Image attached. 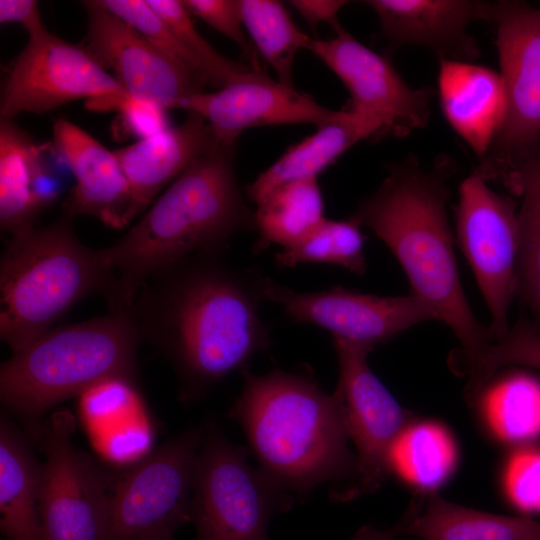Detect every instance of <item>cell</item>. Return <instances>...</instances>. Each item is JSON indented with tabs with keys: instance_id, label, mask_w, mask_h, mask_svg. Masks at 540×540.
Returning <instances> with one entry per match:
<instances>
[{
	"instance_id": "1",
	"label": "cell",
	"mask_w": 540,
	"mask_h": 540,
	"mask_svg": "<svg viewBox=\"0 0 540 540\" xmlns=\"http://www.w3.org/2000/svg\"><path fill=\"white\" fill-rule=\"evenodd\" d=\"M198 253L148 278L129 313L141 335L171 363L185 400L197 399L270 347L261 314L264 275Z\"/></svg>"
},
{
	"instance_id": "2",
	"label": "cell",
	"mask_w": 540,
	"mask_h": 540,
	"mask_svg": "<svg viewBox=\"0 0 540 540\" xmlns=\"http://www.w3.org/2000/svg\"><path fill=\"white\" fill-rule=\"evenodd\" d=\"M451 172L447 161L426 168L408 155L388 167L380 186L352 216L394 254L411 294L452 330L469 365L493 338L473 313L460 281L447 212Z\"/></svg>"
},
{
	"instance_id": "3",
	"label": "cell",
	"mask_w": 540,
	"mask_h": 540,
	"mask_svg": "<svg viewBox=\"0 0 540 540\" xmlns=\"http://www.w3.org/2000/svg\"><path fill=\"white\" fill-rule=\"evenodd\" d=\"M235 151L215 140L118 241L97 250L118 279L109 311L129 312L140 286L162 269L198 253L226 254L234 237L256 231Z\"/></svg>"
},
{
	"instance_id": "4",
	"label": "cell",
	"mask_w": 540,
	"mask_h": 540,
	"mask_svg": "<svg viewBox=\"0 0 540 540\" xmlns=\"http://www.w3.org/2000/svg\"><path fill=\"white\" fill-rule=\"evenodd\" d=\"M229 416L243 429L259 470L279 489L307 495L354 469L338 401L310 377L274 369L242 371ZM293 497V496H292Z\"/></svg>"
},
{
	"instance_id": "5",
	"label": "cell",
	"mask_w": 540,
	"mask_h": 540,
	"mask_svg": "<svg viewBox=\"0 0 540 540\" xmlns=\"http://www.w3.org/2000/svg\"><path fill=\"white\" fill-rule=\"evenodd\" d=\"M72 218L11 237L0 259V337L18 352L84 298L116 294L117 276L76 236Z\"/></svg>"
},
{
	"instance_id": "6",
	"label": "cell",
	"mask_w": 540,
	"mask_h": 540,
	"mask_svg": "<svg viewBox=\"0 0 540 540\" xmlns=\"http://www.w3.org/2000/svg\"><path fill=\"white\" fill-rule=\"evenodd\" d=\"M141 339L123 311L51 328L1 364V402L36 429L45 412L106 379L136 381Z\"/></svg>"
},
{
	"instance_id": "7",
	"label": "cell",
	"mask_w": 540,
	"mask_h": 540,
	"mask_svg": "<svg viewBox=\"0 0 540 540\" xmlns=\"http://www.w3.org/2000/svg\"><path fill=\"white\" fill-rule=\"evenodd\" d=\"M506 113L473 171L512 190L519 168L540 154V8L522 1L492 3Z\"/></svg>"
},
{
	"instance_id": "8",
	"label": "cell",
	"mask_w": 540,
	"mask_h": 540,
	"mask_svg": "<svg viewBox=\"0 0 540 540\" xmlns=\"http://www.w3.org/2000/svg\"><path fill=\"white\" fill-rule=\"evenodd\" d=\"M247 456L218 428L204 430L191 499L195 540H270V521L291 508L294 497L254 469Z\"/></svg>"
},
{
	"instance_id": "9",
	"label": "cell",
	"mask_w": 540,
	"mask_h": 540,
	"mask_svg": "<svg viewBox=\"0 0 540 540\" xmlns=\"http://www.w3.org/2000/svg\"><path fill=\"white\" fill-rule=\"evenodd\" d=\"M204 431H186L113 476L104 540H140L191 522L194 470Z\"/></svg>"
},
{
	"instance_id": "10",
	"label": "cell",
	"mask_w": 540,
	"mask_h": 540,
	"mask_svg": "<svg viewBox=\"0 0 540 540\" xmlns=\"http://www.w3.org/2000/svg\"><path fill=\"white\" fill-rule=\"evenodd\" d=\"M455 212L457 242L490 312L495 340L508 332V312L517 296L518 208L511 197L493 191L472 172L459 185Z\"/></svg>"
},
{
	"instance_id": "11",
	"label": "cell",
	"mask_w": 540,
	"mask_h": 540,
	"mask_svg": "<svg viewBox=\"0 0 540 540\" xmlns=\"http://www.w3.org/2000/svg\"><path fill=\"white\" fill-rule=\"evenodd\" d=\"M335 37L314 39L309 47L342 81L350 94L346 110L370 131L371 139L404 137L429 120L433 90L412 88L393 66L354 38L341 25Z\"/></svg>"
},
{
	"instance_id": "12",
	"label": "cell",
	"mask_w": 540,
	"mask_h": 540,
	"mask_svg": "<svg viewBox=\"0 0 540 540\" xmlns=\"http://www.w3.org/2000/svg\"><path fill=\"white\" fill-rule=\"evenodd\" d=\"M74 417L57 410L43 429L39 510L46 540H104L113 475L78 451Z\"/></svg>"
},
{
	"instance_id": "13",
	"label": "cell",
	"mask_w": 540,
	"mask_h": 540,
	"mask_svg": "<svg viewBox=\"0 0 540 540\" xmlns=\"http://www.w3.org/2000/svg\"><path fill=\"white\" fill-rule=\"evenodd\" d=\"M111 97L130 96L82 44L46 30L29 36L14 59L1 90L0 118L41 114L83 98Z\"/></svg>"
},
{
	"instance_id": "14",
	"label": "cell",
	"mask_w": 540,
	"mask_h": 540,
	"mask_svg": "<svg viewBox=\"0 0 540 540\" xmlns=\"http://www.w3.org/2000/svg\"><path fill=\"white\" fill-rule=\"evenodd\" d=\"M262 294L278 304L294 322L321 327L351 343L374 349L426 321L434 313L413 294L378 296L334 286L327 290L297 291L264 276Z\"/></svg>"
},
{
	"instance_id": "15",
	"label": "cell",
	"mask_w": 540,
	"mask_h": 540,
	"mask_svg": "<svg viewBox=\"0 0 540 540\" xmlns=\"http://www.w3.org/2000/svg\"><path fill=\"white\" fill-rule=\"evenodd\" d=\"M82 4L88 19L82 45L106 71L113 72L132 99L167 111L176 109L184 97L204 91L193 73L97 0Z\"/></svg>"
},
{
	"instance_id": "16",
	"label": "cell",
	"mask_w": 540,
	"mask_h": 540,
	"mask_svg": "<svg viewBox=\"0 0 540 540\" xmlns=\"http://www.w3.org/2000/svg\"><path fill=\"white\" fill-rule=\"evenodd\" d=\"M339 380L334 395L348 437L358 451L357 471L364 491L376 489L386 470L388 448L409 423L406 411L368 364L369 347L332 338Z\"/></svg>"
},
{
	"instance_id": "17",
	"label": "cell",
	"mask_w": 540,
	"mask_h": 540,
	"mask_svg": "<svg viewBox=\"0 0 540 540\" xmlns=\"http://www.w3.org/2000/svg\"><path fill=\"white\" fill-rule=\"evenodd\" d=\"M176 109L202 116L215 140L236 145L248 128L271 125L312 124L317 127L345 119L349 112L332 110L295 87L251 71L242 79L213 92H199L181 99Z\"/></svg>"
},
{
	"instance_id": "18",
	"label": "cell",
	"mask_w": 540,
	"mask_h": 540,
	"mask_svg": "<svg viewBox=\"0 0 540 540\" xmlns=\"http://www.w3.org/2000/svg\"><path fill=\"white\" fill-rule=\"evenodd\" d=\"M52 146L75 178L64 215L94 216L116 229L133 221L130 187L114 151L63 118L53 123Z\"/></svg>"
},
{
	"instance_id": "19",
	"label": "cell",
	"mask_w": 540,
	"mask_h": 540,
	"mask_svg": "<svg viewBox=\"0 0 540 540\" xmlns=\"http://www.w3.org/2000/svg\"><path fill=\"white\" fill-rule=\"evenodd\" d=\"M383 38L394 51L403 45L430 49L439 59L472 62L480 55L468 25L491 20L492 3L473 0H368Z\"/></svg>"
},
{
	"instance_id": "20",
	"label": "cell",
	"mask_w": 540,
	"mask_h": 540,
	"mask_svg": "<svg viewBox=\"0 0 540 540\" xmlns=\"http://www.w3.org/2000/svg\"><path fill=\"white\" fill-rule=\"evenodd\" d=\"M214 143L208 122L187 112L181 124L114 150L130 187L133 220Z\"/></svg>"
},
{
	"instance_id": "21",
	"label": "cell",
	"mask_w": 540,
	"mask_h": 540,
	"mask_svg": "<svg viewBox=\"0 0 540 540\" xmlns=\"http://www.w3.org/2000/svg\"><path fill=\"white\" fill-rule=\"evenodd\" d=\"M439 60L438 94L443 115L481 161L505 118L500 73L473 62Z\"/></svg>"
},
{
	"instance_id": "22",
	"label": "cell",
	"mask_w": 540,
	"mask_h": 540,
	"mask_svg": "<svg viewBox=\"0 0 540 540\" xmlns=\"http://www.w3.org/2000/svg\"><path fill=\"white\" fill-rule=\"evenodd\" d=\"M41 153L42 147L12 119L0 118V227L11 237L34 228L38 215L57 197Z\"/></svg>"
},
{
	"instance_id": "23",
	"label": "cell",
	"mask_w": 540,
	"mask_h": 540,
	"mask_svg": "<svg viewBox=\"0 0 540 540\" xmlns=\"http://www.w3.org/2000/svg\"><path fill=\"white\" fill-rule=\"evenodd\" d=\"M42 464L5 415L0 419V527L7 540H46L39 497Z\"/></svg>"
},
{
	"instance_id": "24",
	"label": "cell",
	"mask_w": 540,
	"mask_h": 540,
	"mask_svg": "<svg viewBox=\"0 0 540 540\" xmlns=\"http://www.w3.org/2000/svg\"><path fill=\"white\" fill-rule=\"evenodd\" d=\"M364 139H371V133L351 112L343 120L317 127L313 134L288 147L246 186L247 199L257 205L285 183L317 178L344 152Z\"/></svg>"
},
{
	"instance_id": "25",
	"label": "cell",
	"mask_w": 540,
	"mask_h": 540,
	"mask_svg": "<svg viewBox=\"0 0 540 540\" xmlns=\"http://www.w3.org/2000/svg\"><path fill=\"white\" fill-rule=\"evenodd\" d=\"M398 534L423 540H540V521L466 508L432 496L423 512H410Z\"/></svg>"
},
{
	"instance_id": "26",
	"label": "cell",
	"mask_w": 540,
	"mask_h": 540,
	"mask_svg": "<svg viewBox=\"0 0 540 540\" xmlns=\"http://www.w3.org/2000/svg\"><path fill=\"white\" fill-rule=\"evenodd\" d=\"M80 397V411L102 451L112 454L114 446L149 445V428L136 381L124 377L106 379ZM111 456V455H110Z\"/></svg>"
},
{
	"instance_id": "27",
	"label": "cell",
	"mask_w": 540,
	"mask_h": 540,
	"mask_svg": "<svg viewBox=\"0 0 540 540\" xmlns=\"http://www.w3.org/2000/svg\"><path fill=\"white\" fill-rule=\"evenodd\" d=\"M457 463V446L445 426L434 421L408 423L390 444L386 470L422 490L444 483Z\"/></svg>"
},
{
	"instance_id": "28",
	"label": "cell",
	"mask_w": 540,
	"mask_h": 540,
	"mask_svg": "<svg viewBox=\"0 0 540 540\" xmlns=\"http://www.w3.org/2000/svg\"><path fill=\"white\" fill-rule=\"evenodd\" d=\"M325 204L317 178L285 183L256 205L255 223L259 236L256 252L272 244L289 247L325 218Z\"/></svg>"
},
{
	"instance_id": "29",
	"label": "cell",
	"mask_w": 540,
	"mask_h": 540,
	"mask_svg": "<svg viewBox=\"0 0 540 540\" xmlns=\"http://www.w3.org/2000/svg\"><path fill=\"white\" fill-rule=\"evenodd\" d=\"M480 410L489 430L506 443H526L540 437V380L512 372L487 382Z\"/></svg>"
},
{
	"instance_id": "30",
	"label": "cell",
	"mask_w": 540,
	"mask_h": 540,
	"mask_svg": "<svg viewBox=\"0 0 540 540\" xmlns=\"http://www.w3.org/2000/svg\"><path fill=\"white\" fill-rule=\"evenodd\" d=\"M244 28L260 57L277 75V80L294 87L293 65L297 52L308 49L313 40L292 21L282 2L240 0Z\"/></svg>"
},
{
	"instance_id": "31",
	"label": "cell",
	"mask_w": 540,
	"mask_h": 540,
	"mask_svg": "<svg viewBox=\"0 0 540 540\" xmlns=\"http://www.w3.org/2000/svg\"><path fill=\"white\" fill-rule=\"evenodd\" d=\"M515 185V194L521 197L517 296L540 331V155L519 168Z\"/></svg>"
},
{
	"instance_id": "32",
	"label": "cell",
	"mask_w": 540,
	"mask_h": 540,
	"mask_svg": "<svg viewBox=\"0 0 540 540\" xmlns=\"http://www.w3.org/2000/svg\"><path fill=\"white\" fill-rule=\"evenodd\" d=\"M361 225L351 215L348 219L325 218L295 244L275 255L280 268L320 263L340 266L356 275L367 270Z\"/></svg>"
},
{
	"instance_id": "33",
	"label": "cell",
	"mask_w": 540,
	"mask_h": 540,
	"mask_svg": "<svg viewBox=\"0 0 540 540\" xmlns=\"http://www.w3.org/2000/svg\"><path fill=\"white\" fill-rule=\"evenodd\" d=\"M169 25L196 62L200 80L205 86L221 89L245 77L253 70L249 65L223 56L195 28L190 13L181 1L146 0Z\"/></svg>"
},
{
	"instance_id": "34",
	"label": "cell",
	"mask_w": 540,
	"mask_h": 540,
	"mask_svg": "<svg viewBox=\"0 0 540 540\" xmlns=\"http://www.w3.org/2000/svg\"><path fill=\"white\" fill-rule=\"evenodd\" d=\"M522 365L540 369V331L527 318H520L502 337L491 341L470 365V394H476L498 369Z\"/></svg>"
},
{
	"instance_id": "35",
	"label": "cell",
	"mask_w": 540,
	"mask_h": 540,
	"mask_svg": "<svg viewBox=\"0 0 540 540\" xmlns=\"http://www.w3.org/2000/svg\"><path fill=\"white\" fill-rule=\"evenodd\" d=\"M509 502L524 513H540V448L522 447L510 454L502 474Z\"/></svg>"
},
{
	"instance_id": "36",
	"label": "cell",
	"mask_w": 540,
	"mask_h": 540,
	"mask_svg": "<svg viewBox=\"0 0 540 540\" xmlns=\"http://www.w3.org/2000/svg\"><path fill=\"white\" fill-rule=\"evenodd\" d=\"M187 11L235 42L249 66L263 72L261 57L244 28L240 0H182Z\"/></svg>"
},
{
	"instance_id": "37",
	"label": "cell",
	"mask_w": 540,
	"mask_h": 540,
	"mask_svg": "<svg viewBox=\"0 0 540 540\" xmlns=\"http://www.w3.org/2000/svg\"><path fill=\"white\" fill-rule=\"evenodd\" d=\"M111 108L121 112L124 123L127 124L130 131L139 135L140 139L169 127L165 117L166 111L147 102L122 97L114 101Z\"/></svg>"
},
{
	"instance_id": "38",
	"label": "cell",
	"mask_w": 540,
	"mask_h": 540,
	"mask_svg": "<svg viewBox=\"0 0 540 540\" xmlns=\"http://www.w3.org/2000/svg\"><path fill=\"white\" fill-rule=\"evenodd\" d=\"M0 23H18L29 36L46 31L34 0H0Z\"/></svg>"
},
{
	"instance_id": "39",
	"label": "cell",
	"mask_w": 540,
	"mask_h": 540,
	"mask_svg": "<svg viewBox=\"0 0 540 540\" xmlns=\"http://www.w3.org/2000/svg\"><path fill=\"white\" fill-rule=\"evenodd\" d=\"M290 5L299 13L312 30L321 23H328L335 30L341 24L338 12L348 3L343 0H292Z\"/></svg>"
},
{
	"instance_id": "40",
	"label": "cell",
	"mask_w": 540,
	"mask_h": 540,
	"mask_svg": "<svg viewBox=\"0 0 540 540\" xmlns=\"http://www.w3.org/2000/svg\"><path fill=\"white\" fill-rule=\"evenodd\" d=\"M395 527L390 529H381L372 526L362 527L349 540H394L398 536Z\"/></svg>"
},
{
	"instance_id": "41",
	"label": "cell",
	"mask_w": 540,
	"mask_h": 540,
	"mask_svg": "<svg viewBox=\"0 0 540 540\" xmlns=\"http://www.w3.org/2000/svg\"><path fill=\"white\" fill-rule=\"evenodd\" d=\"M178 528L179 526L177 525L167 524L152 530L140 540H174Z\"/></svg>"
}]
</instances>
